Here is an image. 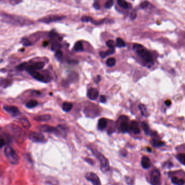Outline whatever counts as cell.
<instances>
[{
	"instance_id": "1",
	"label": "cell",
	"mask_w": 185,
	"mask_h": 185,
	"mask_svg": "<svg viewBox=\"0 0 185 185\" xmlns=\"http://www.w3.org/2000/svg\"><path fill=\"white\" fill-rule=\"evenodd\" d=\"M4 154L9 163L12 165H17L19 163L20 158L18 154L11 146H7L5 147Z\"/></svg>"
},
{
	"instance_id": "2",
	"label": "cell",
	"mask_w": 185,
	"mask_h": 185,
	"mask_svg": "<svg viewBox=\"0 0 185 185\" xmlns=\"http://www.w3.org/2000/svg\"><path fill=\"white\" fill-rule=\"evenodd\" d=\"M93 154L95 155L97 158L100 162V170L103 172H106L109 170V162L108 159L104 156L103 155L101 154L99 151H97L96 149H92Z\"/></svg>"
},
{
	"instance_id": "3",
	"label": "cell",
	"mask_w": 185,
	"mask_h": 185,
	"mask_svg": "<svg viewBox=\"0 0 185 185\" xmlns=\"http://www.w3.org/2000/svg\"><path fill=\"white\" fill-rule=\"evenodd\" d=\"M8 128L16 139L22 141L25 138V132L19 126L15 124H11L8 126Z\"/></svg>"
},
{
	"instance_id": "4",
	"label": "cell",
	"mask_w": 185,
	"mask_h": 185,
	"mask_svg": "<svg viewBox=\"0 0 185 185\" xmlns=\"http://www.w3.org/2000/svg\"><path fill=\"white\" fill-rule=\"evenodd\" d=\"M161 174L157 169H154L151 172L150 174V181L152 185H160Z\"/></svg>"
},
{
	"instance_id": "5",
	"label": "cell",
	"mask_w": 185,
	"mask_h": 185,
	"mask_svg": "<svg viewBox=\"0 0 185 185\" xmlns=\"http://www.w3.org/2000/svg\"><path fill=\"white\" fill-rule=\"evenodd\" d=\"M39 129L40 131L43 132L52 133L57 136H62L61 131L58 128L54 127L47 125H43L39 127Z\"/></svg>"
},
{
	"instance_id": "6",
	"label": "cell",
	"mask_w": 185,
	"mask_h": 185,
	"mask_svg": "<svg viewBox=\"0 0 185 185\" xmlns=\"http://www.w3.org/2000/svg\"><path fill=\"white\" fill-rule=\"evenodd\" d=\"M85 177L88 181H90L93 185H101L100 179L98 176L93 172H88L85 174Z\"/></svg>"
},
{
	"instance_id": "7",
	"label": "cell",
	"mask_w": 185,
	"mask_h": 185,
	"mask_svg": "<svg viewBox=\"0 0 185 185\" xmlns=\"http://www.w3.org/2000/svg\"><path fill=\"white\" fill-rule=\"evenodd\" d=\"M29 138L34 142L43 143L45 141V137L40 132L32 131L29 134Z\"/></svg>"
},
{
	"instance_id": "8",
	"label": "cell",
	"mask_w": 185,
	"mask_h": 185,
	"mask_svg": "<svg viewBox=\"0 0 185 185\" xmlns=\"http://www.w3.org/2000/svg\"><path fill=\"white\" fill-rule=\"evenodd\" d=\"M136 52L139 56L146 62L150 63L153 61V57L151 54L144 48L137 50Z\"/></svg>"
},
{
	"instance_id": "9",
	"label": "cell",
	"mask_w": 185,
	"mask_h": 185,
	"mask_svg": "<svg viewBox=\"0 0 185 185\" xmlns=\"http://www.w3.org/2000/svg\"><path fill=\"white\" fill-rule=\"evenodd\" d=\"M35 79L39 81L47 83L51 81V78L49 76H45L42 74L39 73L37 71H34L30 74Z\"/></svg>"
},
{
	"instance_id": "10",
	"label": "cell",
	"mask_w": 185,
	"mask_h": 185,
	"mask_svg": "<svg viewBox=\"0 0 185 185\" xmlns=\"http://www.w3.org/2000/svg\"><path fill=\"white\" fill-rule=\"evenodd\" d=\"M65 17L64 16H62L59 15H49L47 17H45L39 20V21L41 22H43V23H49L52 22H55V21H58L60 20H62Z\"/></svg>"
},
{
	"instance_id": "11",
	"label": "cell",
	"mask_w": 185,
	"mask_h": 185,
	"mask_svg": "<svg viewBox=\"0 0 185 185\" xmlns=\"http://www.w3.org/2000/svg\"><path fill=\"white\" fill-rule=\"evenodd\" d=\"M45 66V63L43 62H35L33 65H29L27 66V72L29 73V74L32 72L34 71H36V70L43 69Z\"/></svg>"
},
{
	"instance_id": "12",
	"label": "cell",
	"mask_w": 185,
	"mask_h": 185,
	"mask_svg": "<svg viewBox=\"0 0 185 185\" xmlns=\"http://www.w3.org/2000/svg\"><path fill=\"white\" fill-rule=\"evenodd\" d=\"M4 110L8 114L12 115V116H17L20 113L19 109L15 106L4 105Z\"/></svg>"
},
{
	"instance_id": "13",
	"label": "cell",
	"mask_w": 185,
	"mask_h": 185,
	"mask_svg": "<svg viewBox=\"0 0 185 185\" xmlns=\"http://www.w3.org/2000/svg\"><path fill=\"white\" fill-rule=\"evenodd\" d=\"M99 93L97 89L91 88L89 89L87 92V96L91 100H95L98 98Z\"/></svg>"
},
{
	"instance_id": "14",
	"label": "cell",
	"mask_w": 185,
	"mask_h": 185,
	"mask_svg": "<svg viewBox=\"0 0 185 185\" xmlns=\"http://www.w3.org/2000/svg\"><path fill=\"white\" fill-rule=\"evenodd\" d=\"M130 129L134 134H139L140 133V129L139 127V124L135 121L131 122L130 125Z\"/></svg>"
},
{
	"instance_id": "15",
	"label": "cell",
	"mask_w": 185,
	"mask_h": 185,
	"mask_svg": "<svg viewBox=\"0 0 185 185\" xmlns=\"http://www.w3.org/2000/svg\"><path fill=\"white\" fill-rule=\"evenodd\" d=\"M108 124V121L104 118H101L98 121V129L100 130H103L107 127Z\"/></svg>"
},
{
	"instance_id": "16",
	"label": "cell",
	"mask_w": 185,
	"mask_h": 185,
	"mask_svg": "<svg viewBox=\"0 0 185 185\" xmlns=\"http://www.w3.org/2000/svg\"><path fill=\"white\" fill-rule=\"evenodd\" d=\"M51 119V116L50 115H43L40 116H35L34 117V120L37 122H47Z\"/></svg>"
},
{
	"instance_id": "17",
	"label": "cell",
	"mask_w": 185,
	"mask_h": 185,
	"mask_svg": "<svg viewBox=\"0 0 185 185\" xmlns=\"http://www.w3.org/2000/svg\"><path fill=\"white\" fill-rule=\"evenodd\" d=\"M130 128V127L129 126V124L128 123L127 121L125 120H123L120 124V131L122 132L125 133L127 132L129 129Z\"/></svg>"
},
{
	"instance_id": "18",
	"label": "cell",
	"mask_w": 185,
	"mask_h": 185,
	"mask_svg": "<svg viewBox=\"0 0 185 185\" xmlns=\"http://www.w3.org/2000/svg\"><path fill=\"white\" fill-rule=\"evenodd\" d=\"M141 165L144 169H148L151 166L150 159L147 156H143L141 160Z\"/></svg>"
},
{
	"instance_id": "19",
	"label": "cell",
	"mask_w": 185,
	"mask_h": 185,
	"mask_svg": "<svg viewBox=\"0 0 185 185\" xmlns=\"http://www.w3.org/2000/svg\"><path fill=\"white\" fill-rule=\"evenodd\" d=\"M72 108H73V104L69 102H64L62 105V109L63 111L65 112H69V111L72 110Z\"/></svg>"
},
{
	"instance_id": "20",
	"label": "cell",
	"mask_w": 185,
	"mask_h": 185,
	"mask_svg": "<svg viewBox=\"0 0 185 185\" xmlns=\"http://www.w3.org/2000/svg\"><path fill=\"white\" fill-rule=\"evenodd\" d=\"M115 53V49L114 48H109L108 50L105 52H100V55L102 58H105L108 55H111Z\"/></svg>"
},
{
	"instance_id": "21",
	"label": "cell",
	"mask_w": 185,
	"mask_h": 185,
	"mask_svg": "<svg viewBox=\"0 0 185 185\" xmlns=\"http://www.w3.org/2000/svg\"><path fill=\"white\" fill-rule=\"evenodd\" d=\"M172 182L175 185H184L185 184V181L177 177H173L171 179Z\"/></svg>"
},
{
	"instance_id": "22",
	"label": "cell",
	"mask_w": 185,
	"mask_h": 185,
	"mask_svg": "<svg viewBox=\"0 0 185 185\" xmlns=\"http://www.w3.org/2000/svg\"><path fill=\"white\" fill-rule=\"evenodd\" d=\"M74 50L76 52H82L84 50L83 43L81 41L76 42L74 46Z\"/></svg>"
},
{
	"instance_id": "23",
	"label": "cell",
	"mask_w": 185,
	"mask_h": 185,
	"mask_svg": "<svg viewBox=\"0 0 185 185\" xmlns=\"http://www.w3.org/2000/svg\"><path fill=\"white\" fill-rule=\"evenodd\" d=\"M20 122L21 124L22 125V126L24 128L26 129H28L31 127V124L29 123V121L28 120L27 118H26L20 120Z\"/></svg>"
},
{
	"instance_id": "24",
	"label": "cell",
	"mask_w": 185,
	"mask_h": 185,
	"mask_svg": "<svg viewBox=\"0 0 185 185\" xmlns=\"http://www.w3.org/2000/svg\"><path fill=\"white\" fill-rule=\"evenodd\" d=\"M38 105V102L36 100H30L27 102L26 106L27 108L32 109V108H34L35 107H36Z\"/></svg>"
},
{
	"instance_id": "25",
	"label": "cell",
	"mask_w": 185,
	"mask_h": 185,
	"mask_svg": "<svg viewBox=\"0 0 185 185\" xmlns=\"http://www.w3.org/2000/svg\"><path fill=\"white\" fill-rule=\"evenodd\" d=\"M116 46L118 47L121 48V47H125L126 44L123 39L120 38H117L116 39Z\"/></svg>"
},
{
	"instance_id": "26",
	"label": "cell",
	"mask_w": 185,
	"mask_h": 185,
	"mask_svg": "<svg viewBox=\"0 0 185 185\" xmlns=\"http://www.w3.org/2000/svg\"><path fill=\"white\" fill-rule=\"evenodd\" d=\"M116 59L114 58H110L108 59L106 62L107 65L109 67H112L116 64Z\"/></svg>"
},
{
	"instance_id": "27",
	"label": "cell",
	"mask_w": 185,
	"mask_h": 185,
	"mask_svg": "<svg viewBox=\"0 0 185 185\" xmlns=\"http://www.w3.org/2000/svg\"><path fill=\"white\" fill-rule=\"evenodd\" d=\"M177 158L178 161L180 162L181 164L185 166V154H184V153L179 154L177 155Z\"/></svg>"
},
{
	"instance_id": "28",
	"label": "cell",
	"mask_w": 185,
	"mask_h": 185,
	"mask_svg": "<svg viewBox=\"0 0 185 185\" xmlns=\"http://www.w3.org/2000/svg\"><path fill=\"white\" fill-rule=\"evenodd\" d=\"M55 57L58 60L61 61L63 58V53L62 50H57L55 53Z\"/></svg>"
},
{
	"instance_id": "29",
	"label": "cell",
	"mask_w": 185,
	"mask_h": 185,
	"mask_svg": "<svg viewBox=\"0 0 185 185\" xmlns=\"http://www.w3.org/2000/svg\"><path fill=\"white\" fill-rule=\"evenodd\" d=\"M117 4L120 6V7L122 8L127 9L129 7V4H128L127 2L124 0H118L117 1Z\"/></svg>"
},
{
	"instance_id": "30",
	"label": "cell",
	"mask_w": 185,
	"mask_h": 185,
	"mask_svg": "<svg viewBox=\"0 0 185 185\" xmlns=\"http://www.w3.org/2000/svg\"><path fill=\"white\" fill-rule=\"evenodd\" d=\"M142 126L143 129L145 132V133L147 135H150L151 134V132H150L151 131H150L149 128V126L148 125V124L146 123H145V122H142Z\"/></svg>"
},
{
	"instance_id": "31",
	"label": "cell",
	"mask_w": 185,
	"mask_h": 185,
	"mask_svg": "<svg viewBox=\"0 0 185 185\" xmlns=\"http://www.w3.org/2000/svg\"><path fill=\"white\" fill-rule=\"evenodd\" d=\"M152 143L153 146L155 147H160V146H163V145H164V143L161 142L160 141L156 140V139H153L152 141Z\"/></svg>"
},
{
	"instance_id": "32",
	"label": "cell",
	"mask_w": 185,
	"mask_h": 185,
	"mask_svg": "<svg viewBox=\"0 0 185 185\" xmlns=\"http://www.w3.org/2000/svg\"><path fill=\"white\" fill-rule=\"evenodd\" d=\"M27 66H27V63L26 62H23V63L20 64L18 66L16 67V69L18 70H19V71H23V70H25V69L26 70Z\"/></svg>"
},
{
	"instance_id": "33",
	"label": "cell",
	"mask_w": 185,
	"mask_h": 185,
	"mask_svg": "<svg viewBox=\"0 0 185 185\" xmlns=\"http://www.w3.org/2000/svg\"><path fill=\"white\" fill-rule=\"evenodd\" d=\"M139 110H141V114H142L143 115V116H146L147 111H146V107L143 104H141L139 105Z\"/></svg>"
},
{
	"instance_id": "34",
	"label": "cell",
	"mask_w": 185,
	"mask_h": 185,
	"mask_svg": "<svg viewBox=\"0 0 185 185\" xmlns=\"http://www.w3.org/2000/svg\"><path fill=\"white\" fill-rule=\"evenodd\" d=\"M107 46L109 47V48H114L115 47V43L112 40H109L106 43Z\"/></svg>"
},
{
	"instance_id": "35",
	"label": "cell",
	"mask_w": 185,
	"mask_h": 185,
	"mask_svg": "<svg viewBox=\"0 0 185 185\" xmlns=\"http://www.w3.org/2000/svg\"><path fill=\"white\" fill-rule=\"evenodd\" d=\"M113 4H114L113 1H111H111H108L105 4V7L107 9H110V8L112 7Z\"/></svg>"
},
{
	"instance_id": "36",
	"label": "cell",
	"mask_w": 185,
	"mask_h": 185,
	"mask_svg": "<svg viewBox=\"0 0 185 185\" xmlns=\"http://www.w3.org/2000/svg\"><path fill=\"white\" fill-rule=\"evenodd\" d=\"M91 19H92V18H91V17L84 16L81 17V21L82 22H89V21H91Z\"/></svg>"
},
{
	"instance_id": "37",
	"label": "cell",
	"mask_w": 185,
	"mask_h": 185,
	"mask_svg": "<svg viewBox=\"0 0 185 185\" xmlns=\"http://www.w3.org/2000/svg\"><path fill=\"white\" fill-rule=\"evenodd\" d=\"M142 48H143V47L141 45L138 44V43H135V44H134V45H133V49L135 50L136 52H137V50H139L140 49Z\"/></svg>"
},
{
	"instance_id": "38",
	"label": "cell",
	"mask_w": 185,
	"mask_h": 185,
	"mask_svg": "<svg viewBox=\"0 0 185 185\" xmlns=\"http://www.w3.org/2000/svg\"><path fill=\"white\" fill-rule=\"evenodd\" d=\"M22 43H23V45L24 46H30L31 44H32L31 42L27 39H22Z\"/></svg>"
},
{
	"instance_id": "39",
	"label": "cell",
	"mask_w": 185,
	"mask_h": 185,
	"mask_svg": "<svg viewBox=\"0 0 185 185\" xmlns=\"http://www.w3.org/2000/svg\"><path fill=\"white\" fill-rule=\"evenodd\" d=\"M93 7L97 10H99L100 9V4L98 1H96L94 2V4H93Z\"/></svg>"
},
{
	"instance_id": "40",
	"label": "cell",
	"mask_w": 185,
	"mask_h": 185,
	"mask_svg": "<svg viewBox=\"0 0 185 185\" xmlns=\"http://www.w3.org/2000/svg\"><path fill=\"white\" fill-rule=\"evenodd\" d=\"M61 45H60V43H52V50H54L55 48H59L61 47Z\"/></svg>"
},
{
	"instance_id": "41",
	"label": "cell",
	"mask_w": 185,
	"mask_h": 185,
	"mask_svg": "<svg viewBox=\"0 0 185 185\" xmlns=\"http://www.w3.org/2000/svg\"><path fill=\"white\" fill-rule=\"evenodd\" d=\"M100 103H105L106 101H107V98H106V97L104 96V95H101L100 97Z\"/></svg>"
},
{
	"instance_id": "42",
	"label": "cell",
	"mask_w": 185,
	"mask_h": 185,
	"mask_svg": "<svg viewBox=\"0 0 185 185\" xmlns=\"http://www.w3.org/2000/svg\"><path fill=\"white\" fill-rule=\"evenodd\" d=\"M148 4H149V2H148L144 1V2H143L141 4L140 6L142 8H146V7L148 6Z\"/></svg>"
},
{
	"instance_id": "43",
	"label": "cell",
	"mask_w": 185,
	"mask_h": 185,
	"mask_svg": "<svg viewBox=\"0 0 185 185\" xmlns=\"http://www.w3.org/2000/svg\"><path fill=\"white\" fill-rule=\"evenodd\" d=\"M84 160H85L86 162H88V163H89V164H90V165H93V163H94V162H93V161L92 160H91V158H84Z\"/></svg>"
},
{
	"instance_id": "44",
	"label": "cell",
	"mask_w": 185,
	"mask_h": 185,
	"mask_svg": "<svg viewBox=\"0 0 185 185\" xmlns=\"http://www.w3.org/2000/svg\"><path fill=\"white\" fill-rule=\"evenodd\" d=\"M125 180H126L125 181L127 182V183L128 184H129V185H131V184H130V182H131V184H132V180H131V179H130V177H125Z\"/></svg>"
},
{
	"instance_id": "45",
	"label": "cell",
	"mask_w": 185,
	"mask_h": 185,
	"mask_svg": "<svg viewBox=\"0 0 185 185\" xmlns=\"http://www.w3.org/2000/svg\"><path fill=\"white\" fill-rule=\"evenodd\" d=\"M137 16V14L135 12H132L131 14V18L132 19H135Z\"/></svg>"
},
{
	"instance_id": "46",
	"label": "cell",
	"mask_w": 185,
	"mask_h": 185,
	"mask_svg": "<svg viewBox=\"0 0 185 185\" xmlns=\"http://www.w3.org/2000/svg\"><path fill=\"white\" fill-rule=\"evenodd\" d=\"M100 78H101V77H100V76H98L96 78V79H95V81L96 83L97 84L100 81V79H101Z\"/></svg>"
},
{
	"instance_id": "47",
	"label": "cell",
	"mask_w": 185,
	"mask_h": 185,
	"mask_svg": "<svg viewBox=\"0 0 185 185\" xmlns=\"http://www.w3.org/2000/svg\"><path fill=\"white\" fill-rule=\"evenodd\" d=\"M172 104V102H171V101L170 100H166V102H165V104H166V105L167 106V107H169L170 106V105Z\"/></svg>"
},
{
	"instance_id": "48",
	"label": "cell",
	"mask_w": 185,
	"mask_h": 185,
	"mask_svg": "<svg viewBox=\"0 0 185 185\" xmlns=\"http://www.w3.org/2000/svg\"><path fill=\"white\" fill-rule=\"evenodd\" d=\"M48 45V41H45V42H43V45L44 46H46Z\"/></svg>"
}]
</instances>
